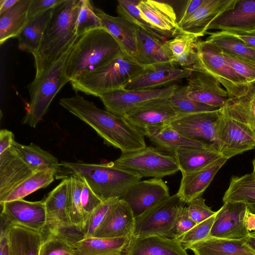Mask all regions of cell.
<instances>
[{"label":"cell","mask_w":255,"mask_h":255,"mask_svg":"<svg viewBox=\"0 0 255 255\" xmlns=\"http://www.w3.org/2000/svg\"><path fill=\"white\" fill-rule=\"evenodd\" d=\"M12 147L25 162L34 171L54 168L60 169L57 158L39 146L31 143L23 145L14 141Z\"/></svg>","instance_id":"40"},{"label":"cell","mask_w":255,"mask_h":255,"mask_svg":"<svg viewBox=\"0 0 255 255\" xmlns=\"http://www.w3.org/2000/svg\"><path fill=\"white\" fill-rule=\"evenodd\" d=\"M82 179L84 182L81 195V201L86 220L87 216L103 201L92 191L86 181Z\"/></svg>","instance_id":"51"},{"label":"cell","mask_w":255,"mask_h":255,"mask_svg":"<svg viewBox=\"0 0 255 255\" xmlns=\"http://www.w3.org/2000/svg\"><path fill=\"white\" fill-rule=\"evenodd\" d=\"M64 0H31L28 10V21L63 2Z\"/></svg>","instance_id":"52"},{"label":"cell","mask_w":255,"mask_h":255,"mask_svg":"<svg viewBox=\"0 0 255 255\" xmlns=\"http://www.w3.org/2000/svg\"><path fill=\"white\" fill-rule=\"evenodd\" d=\"M246 238L231 240L208 237L183 248L190 250L195 255H255V251L247 244Z\"/></svg>","instance_id":"29"},{"label":"cell","mask_w":255,"mask_h":255,"mask_svg":"<svg viewBox=\"0 0 255 255\" xmlns=\"http://www.w3.org/2000/svg\"><path fill=\"white\" fill-rule=\"evenodd\" d=\"M57 172V170L54 168L35 171L11 190L0 202V205L23 199L37 190L47 187L54 180Z\"/></svg>","instance_id":"41"},{"label":"cell","mask_w":255,"mask_h":255,"mask_svg":"<svg viewBox=\"0 0 255 255\" xmlns=\"http://www.w3.org/2000/svg\"><path fill=\"white\" fill-rule=\"evenodd\" d=\"M245 224L250 233L255 232V213L251 212L249 207L245 214Z\"/></svg>","instance_id":"57"},{"label":"cell","mask_w":255,"mask_h":255,"mask_svg":"<svg viewBox=\"0 0 255 255\" xmlns=\"http://www.w3.org/2000/svg\"><path fill=\"white\" fill-rule=\"evenodd\" d=\"M185 204L177 193L160 201L135 218L132 236H160L174 238L176 220Z\"/></svg>","instance_id":"9"},{"label":"cell","mask_w":255,"mask_h":255,"mask_svg":"<svg viewBox=\"0 0 255 255\" xmlns=\"http://www.w3.org/2000/svg\"><path fill=\"white\" fill-rule=\"evenodd\" d=\"M246 243L255 251V232L250 233V235L246 238Z\"/></svg>","instance_id":"60"},{"label":"cell","mask_w":255,"mask_h":255,"mask_svg":"<svg viewBox=\"0 0 255 255\" xmlns=\"http://www.w3.org/2000/svg\"><path fill=\"white\" fill-rule=\"evenodd\" d=\"M251 33L255 31V0H237L234 6L218 16L206 31Z\"/></svg>","instance_id":"19"},{"label":"cell","mask_w":255,"mask_h":255,"mask_svg":"<svg viewBox=\"0 0 255 255\" xmlns=\"http://www.w3.org/2000/svg\"><path fill=\"white\" fill-rule=\"evenodd\" d=\"M199 37L194 34L181 32L164 42L171 62L183 68H192L198 59L196 46Z\"/></svg>","instance_id":"30"},{"label":"cell","mask_w":255,"mask_h":255,"mask_svg":"<svg viewBox=\"0 0 255 255\" xmlns=\"http://www.w3.org/2000/svg\"><path fill=\"white\" fill-rule=\"evenodd\" d=\"M57 179L74 176L84 179L103 201L121 198L127 191L142 178L139 174L116 165L113 161L102 164L62 161Z\"/></svg>","instance_id":"2"},{"label":"cell","mask_w":255,"mask_h":255,"mask_svg":"<svg viewBox=\"0 0 255 255\" xmlns=\"http://www.w3.org/2000/svg\"><path fill=\"white\" fill-rule=\"evenodd\" d=\"M35 172L17 154L12 146L0 154V202L11 190Z\"/></svg>","instance_id":"22"},{"label":"cell","mask_w":255,"mask_h":255,"mask_svg":"<svg viewBox=\"0 0 255 255\" xmlns=\"http://www.w3.org/2000/svg\"><path fill=\"white\" fill-rule=\"evenodd\" d=\"M74 249L63 240L49 234L43 238L39 255H72Z\"/></svg>","instance_id":"48"},{"label":"cell","mask_w":255,"mask_h":255,"mask_svg":"<svg viewBox=\"0 0 255 255\" xmlns=\"http://www.w3.org/2000/svg\"><path fill=\"white\" fill-rule=\"evenodd\" d=\"M82 0H64L53 8L37 51L33 54L37 78L57 61L78 37L77 22Z\"/></svg>","instance_id":"1"},{"label":"cell","mask_w":255,"mask_h":255,"mask_svg":"<svg viewBox=\"0 0 255 255\" xmlns=\"http://www.w3.org/2000/svg\"><path fill=\"white\" fill-rule=\"evenodd\" d=\"M221 109L224 116L245 124L255 136V82L249 85L244 95L228 99Z\"/></svg>","instance_id":"31"},{"label":"cell","mask_w":255,"mask_h":255,"mask_svg":"<svg viewBox=\"0 0 255 255\" xmlns=\"http://www.w3.org/2000/svg\"><path fill=\"white\" fill-rule=\"evenodd\" d=\"M187 80V96L192 100L221 108L229 99L227 91L219 81L205 72L193 70Z\"/></svg>","instance_id":"18"},{"label":"cell","mask_w":255,"mask_h":255,"mask_svg":"<svg viewBox=\"0 0 255 255\" xmlns=\"http://www.w3.org/2000/svg\"><path fill=\"white\" fill-rule=\"evenodd\" d=\"M197 224L190 217L186 206H184L177 217L173 231L174 238L182 235Z\"/></svg>","instance_id":"53"},{"label":"cell","mask_w":255,"mask_h":255,"mask_svg":"<svg viewBox=\"0 0 255 255\" xmlns=\"http://www.w3.org/2000/svg\"><path fill=\"white\" fill-rule=\"evenodd\" d=\"M227 32L236 36L249 45L255 48V31L251 33Z\"/></svg>","instance_id":"56"},{"label":"cell","mask_w":255,"mask_h":255,"mask_svg":"<svg viewBox=\"0 0 255 255\" xmlns=\"http://www.w3.org/2000/svg\"><path fill=\"white\" fill-rule=\"evenodd\" d=\"M169 99L172 107L177 114V116L220 109L195 101L189 98L187 96L186 85H178Z\"/></svg>","instance_id":"44"},{"label":"cell","mask_w":255,"mask_h":255,"mask_svg":"<svg viewBox=\"0 0 255 255\" xmlns=\"http://www.w3.org/2000/svg\"><path fill=\"white\" fill-rule=\"evenodd\" d=\"M182 175L197 171L222 157L215 147H179L173 153Z\"/></svg>","instance_id":"33"},{"label":"cell","mask_w":255,"mask_h":255,"mask_svg":"<svg viewBox=\"0 0 255 255\" xmlns=\"http://www.w3.org/2000/svg\"><path fill=\"white\" fill-rule=\"evenodd\" d=\"M216 214L207 220L197 224L188 231L175 239L184 247L209 237Z\"/></svg>","instance_id":"47"},{"label":"cell","mask_w":255,"mask_h":255,"mask_svg":"<svg viewBox=\"0 0 255 255\" xmlns=\"http://www.w3.org/2000/svg\"><path fill=\"white\" fill-rule=\"evenodd\" d=\"M141 131L156 148L172 155L174 150L179 147L217 148L214 145L186 137L173 129L169 124Z\"/></svg>","instance_id":"27"},{"label":"cell","mask_w":255,"mask_h":255,"mask_svg":"<svg viewBox=\"0 0 255 255\" xmlns=\"http://www.w3.org/2000/svg\"><path fill=\"white\" fill-rule=\"evenodd\" d=\"M121 51L105 28L91 30L75 43L66 63V74L71 81L74 80L105 65Z\"/></svg>","instance_id":"4"},{"label":"cell","mask_w":255,"mask_h":255,"mask_svg":"<svg viewBox=\"0 0 255 255\" xmlns=\"http://www.w3.org/2000/svg\"><path fill=\"white\" fill-rule=\"evenodd\" d=\"M130 238L91 237L78 242L73 255H124Z\"/></svg>","instance_id":"34"},{"label":"cell","mask_w":255,"mask_h":255,"mask_svg":"<svg viewBox=\"0 0 255 255\" xmlns=\"http://www.w3.org/2000/svg\"><path fill=\"white\" fill-rule=\"evenodd\" d=\"M228 64L248 83L255 82V63L223 52Z\"/></svg>","instance_id":"49"},{"label":"cell","mask_w":255,"mask_h":255,"mask_svg":"<svg viewBox=\"0 0 255 255\" xmlns=\"http://www.w3.org/2000/svg\"></svg>","instance_id":"62"},{"label":"cell","mask_w":255,"mask_h":255,"mask_svg":"<svg viewBox=\"0 0 255 255\" xmlns=\"http://www.w3.org/2000/svg\"><path fill=\"white\" fill-rule=\"evenodd\" d=\"M31 0H19L0 15V44L17 37L28 22V10Z\"/></svg>","instance_id":"35"},{"label":"cell","mask_w":255,"mask_h":255,"mask_svg":"<svg viewBox=\"0 0 255 255\" xmlns=\"http://www.w3.org/2000/svg\"><path fill=\"white\" fill-rule=\"evenodd\" d=\"M223 201L244 203L255 213V177L252 173L232 177Z\"/></svg>","instance_id":"37"},{"label":"cell","mask_w":255,"mask_h":255,"mask_svg":"<svg viewBox=\"0 0 255 255\" xmlns=\"http://www.w3.org/2000/svg\"><path fill=\"white\" fill-rule=\"evenodd\" d=\"M236 0H206L192 14L178 24L179 32L204 36L209 24L223 12L232 8Z\"/></svg>","instance_id":"26"},{"label":"cell","mask_w":255,"mask_h":255,"mask_svg":"<svg viewBox=\"0 0 255 255\" xmlns=\"http://www.w3.org/2000/svg\"><path fill=\"white\" fill-rule=\"evenodd\" d=\"M124 255H188L174 238L160 236H132Z\"/></svg>","instance_id":"24"},{"label":"cell","mask_w":255,"mask_h":255,"mask_svg":"<svg viewBox=\"0 0 255 255\" xmlns=\"http://www.w3.org/2000/svg\"><path fill=\"white\" fill-rule=\"evenodd\" d=\"M222 116L220 108L214 111L178 116L169 125L177 132L188 138L216 146L217 129Z\"/></svg>","instance_id":"12"},{"label":"cell","mask_w":255,"mask_h":255,"mask_svg":"<svg viewBox=\"0 0 255 255\" xmlns=\"http://www.w3.org/2000/svg\"><path fill=\"white\" fill-rule=\"evenodd\" d=\"M94 7L90 0H82L77 22V36L79 37L91 30L103 27Z\"/></svg>","instance_id":"46"},{"label":"cell","mask_w":255,"mask_h":255,"mask_svg":"<svg viewBox=\"0 0 255 255\" xmlns=\"http://www.w3.org/2000/svg\"><path fill=\"white\" fill-rule=\"evenodd\" d=\"M169 98L148 101L133 109L123 117L140 130L169 125L177 116Z\"/></svg>","instance_id":"17"},{"label":"cell","mask_w":255,"mask_h":255,"mask_svg":"<svg viewBox=\"0 0 255 255\" xmlns=\"http://www.w3.org/2000/svg\"><path fill=\"white\" fill-rule=\"evenodd\" d=\"M119 200V199H114L103 202L87 216L81 228L85 239L93 237L96 230L106 219Z\"/></svg>","instance_id":"45"},{"label":"cell","mask_w":255,"mask_h":255,"mask_svg":"<svg viewBox=\"0 0 255 255\" xmlns=\"http://www.w3.org/2000/svg\"><path fill=\"white\" fill-rule=\"evenodd\" d=\"M2 216L10 225H18L44 233L47 225L44 201L23 199L6 202L0 205Z\"/></svg>","instance_id":"16"},{"label":"cell","mask_w":255,"mask_h":255,"mask_svg":"<svg viewBox=\"0 0 255 255\" xmlns=\"http://www.w3.org/2000/svg\"><path fill=\"white\" fill-rule=\"evenodd\" d=\"M216 146L228 159L254 149L255 136L246 125L222 115L217 129Z\"/></svg>","instance_id":"11"},{"label":"cell","mask_w":255,"mask_h":255,"mask_svg":"<svg viewBox=\"0 0 255 255\" xmlns=\"http://www.w3.org/2000/svg\"><path fill=\"white\" fill-rule=\"evenodd\" d=\"M178 86L177 84H174L160 88L143 90L121 89L102 94L99 98L106 111L115 115L123 117L148 101L169 98Z\"/></svg>","instance_id":"10"},{"label":"cell","mask_w":255,"mask_h":255,"mask_svg":"<svg viewBox=\"0 0 255 255\" xmlns=\"http://www.w3.org/2000/svg\"><path fill=\"white\" fill-rule=\"evenodd\" d=\"M53 8L28 21L27 24L16 37L18 49L32 54L38 49L44 30L49 22Z\"/></svg>","instance_id":"38"},{"label":"cell","mask_w":255,"mask_h":255,"mask_svg":"<svg viewBox=\"0 0 255 255\" xmlns=\"http://www.w3.org/2000/svg\"><path fill=\"white\" fill-rule=\"evenodd\" d=\"M139 1V0H118L116 9L118 15L163 42L168 40L157 32L144 17L137 7Z\"/></svg>","instance_id":"42"},{"label":"cell","mask_w":255,"mask_h":255,"mask_svg":"<svg viewBox=\"0 0 255 255\" xmlns=\"http://www.w3.org/2000/svg\"><path fill=\"white\" fill-rule=\"evenodd\" d=\"M187 204L189 215L196 224L207 220L216 213L206 205L205 199L201 197L195 198Z\"/></svg>","instance_id":"50"},{"label":"cell","mask_w":255,"mask_h":255,"mask_svg":"<svg viewBox=\"0 0 255 255\" xmlns=\"http://www.w3.org/2000/svg\"><path fill=\"white\" fill-rule=\"evenodd\" d=\"M144 67L121 51L105 65L70 83L76 92L99 97L123 89L141 72Z\"/></svg>","instance_id":"5"},{"label":"cell","mask_w":255,"mask_h":255,"mask_svg":"<svg viewBox=\"0 0 255 255\" xmlns=\"http://www.w3.org/2000/svg\"><path fill=\"white\" fill-rule=\"evenodd\" d=\"M193 71L192 68H179L171 62L158 63L144 66L141 72L123 89L143 90L160 88L174 84L183 78L188 77Z\"/></svg>","instance_id":"13"},{"label":"cell","mask_w":255,"mask_h":255,"mask_svg":"<svg viewBox=\"0 0 255 255\" xmlns=\"http://www.w3.org/2000/svg\"><path fill=\"white\" fill-rule=\"evenodd\" d=\"M69 179L67 213L71 224L81 229L85 221L81 201L83 180L74 176L69 177Z\"/></svg>","instance_id":"43"},{"label":"cell","mask_w":255,"mask_h":255,"mask_svg":"<svg viewBox=\"0 0 255 255\" xmlns=\"http://www.w3.org/2000/svg\"><path fill=\"white\" fill-rule=\"evenodd\" d=\"M14 136L13 132L6 129L0 130V154L10 148L14 142Z\"/></svg>","instance_id":"55"},{"label":"cell","mask_w":255,"mask_h":255,"mask_svg":"<svg viewBox=\"0 0 255 255\" xmlns=\"http://www.w3.org/2000/svg\"><path fill=\"white\" fill-rule=\"evenodd\" d=\"M69 182V178L63 179L43 200L47 225L43 236L52 229L71 225L67 210Z\"/></svg>","instance_id":"28"},{"label":"cell","mask_w":255,"mask_h":255,"mask_svg":"<svg viewBox=\"0 0 255 255\" xmlns=\"http://www.w3.org/2000/svg\"><path fill=\"white\" fill-rule=\"evenodd\" d=\"M196 49L198 59L193 70L205 72L217 79L227 91L229 99L244 95L251 83L239 76L228 64L222 51L206 40H198Z\"/></svg>","instance_id":"7"},{"label":"cell","mask_w":255,"mask_h":255,"mask_svg":"<svg viewBox=\"0 0 255 255\" xmlns=\"http://www.w3.org/2000/svg\"><path fill=\"white\" fill-rule=\"evenodd\" d=\"M73 115L93 128L105 143L119 148L123 154L146 146L140 129L123 117L100 109L84 98L75 105Z\"/></svg>","instance_id":"3"},{"label":"cell","mask_w":255,"mask_h":255,"mask_svg":"<svg viewBox=\"0 0 255 255\" xmlns=\"http://www.w3.org/2000/svg\"><path fill=\"white\" fill-rule=\"evenodd\" d=\"M253 170L252 172L253 175L255 177V157L253 161Z\"/></svg>","instance_id":"61"},{"label":"cell","mask_w":255,"mask_h":255,"mask_svg":"<svg viewBox=\"0 0 255 255\" xmlns=\"http://www.w3.org/2000/svg\"><path fill=\"white\" fill-rule=\"evenodd\" d=\"M205 0H190L187 1L182 14L178 21V24L182 22L192 14L205 2Z\"/></svg>","instance_id":"54"},{"label":"cell","mask_w":255,"mask_h":255,"mask_svg":"<svg viewBox=\"0 0 255 255\" xmlns=\"http://www.w3.org/2000/svg\"><path fill=\"white\" fill-rule=\"evenodd\" d=\"M94 9L103 27L115 39L121 50L138 62L136 26L122 17L111 16L95 7Z\"/></svg>","instance_id":"21"},{"label":"cell","mask_w":255,"mask_h":255,"mask_svg":"<svg viewBox=\"0 0 255 255\" xmlns=\"http://www.w3.org/2000/svg\"><path fill=\"white\" fill-rule=\"evenodd\" d=\"M135 217L128 204L120 199L92 237L130 238L133 236Z\"/></svg>","instance_id":"23"},{"label":"cell","mask_w":255,"mask_h":255,"mask_svg":"<svg viewBox=\"0 0 255 255\" xmlns=\"http://www.w3.org/2000/svg\"><path fill=\"white\" fill-rule=\"evenodd\" d=\"M6 235L8 255H39L43 240L41 233L20 225H11Z\"/></svg>","instance_id":"32"},{"label":"cell","mask_w":255,"mask_h":255,"mask_svg":"<svg viewBox=\"0 0 255 255\" xmlns=\"http://www.w3.org/2000/svg\"><path fill=\"white\" fill-rule=\"evenodd\" d=\"M77 37L59 59L34 78L28 86L30 101L22 124L35 128L46 113L52 100L70 79L65 72L66 63Z\"/></svg>","instance_id":"6"},{"label":"cell","mask_w":255,"mask_h":255,"mask_svg":"<svg viewBox=\"0 0 255 255\" xmlns=\"http://www.w3.org/2000/svg\"><path fill=\"white\" fill-rule=\"evenodd\" d=\"M228 159L221 157L211 163L193 172L183 174L177 193L182 201L188 203L202 195L214 176Z\"/></svg>","instance_id":"25"},{"label":"cell","mask_w":255,"mask_h":255,"mask_svg":"<svg viewBox=\"0 0 255 255\" xmlns=\"http://www.w3.org/2000/svg\"><path fill=\"white\" fill-rule=\"evenodd\" d=\"M170 196L169 189L161 178L139 181L121 198L130 208L135 218Z\"/></svg>","instance_id":"15"},{"label":"cell","mask_w":255,"mask_h":255,"mask_svg":"<svg viewBox=\"0 0 255 255\" xmlns=\"http://www.w3.org/2000/svg\"><path fill=\"white\" fill-rule=\"evenodd\" d=\"M216 212L209 237L241 240L250 234L245 224L248 206L241 202H226Z\"/></svg>","instance_id":"14"},{"label":"cell","mask_w":255,"mask_h":255,"mask_svg":"<svg viewBox=\"0 0 255 255\" xmlns=\"http://www.w3.org/2000/svg\"><path fill=\"white\" fill-rule=\"evenodd\" d=\"M136 38L139 64L146 66L171 62L163 46V41L137 26Z\"/></svg>","instance_id":"36"},{"label":"cell","mask_w":255,"mask_h":255,"mask_svg":"<svg viewBox=\"0 0 255 255\" xmlns=\"http://www.w3.org/2000/svg\"><path fill=\"white\" fill-rule=\"evenodd\" d=\"M209 34L206 40L223 52L255 63V48L227 31H219Z\"/></svg>","instance_id":"39"},{"label":"cell","mask_w":255,"mask_h":255,"mask_svg":"<svg viewBox=\"0 0 255 255\" xmlns=\"http://www.w3.org/2000/svg\"><path fill=\"white\" fill-rule=\"evenodd\" d=\"M137 7L152 27L167 39L180 32L175 10L166 1L140 0Z\"/></svg>","instance_id":"20"},{"label":"cell","mask_w":255,"mask_h":255,"mask_svg":"<svg viewBox=\"0 0 255 255\" xmlns=\"http://www.w3.org/2000/svg\"><path fill=\"white\" fill-rule=\"evenodd\" d=\"M19 0H0V15L9 9Z\"/></svg>","instance_id":"58"},{"label":"cell","mask_w":255,"mask_h":255,"mask_svg":"<svg viewBox=\"0 0 255 255\" xmlns=\"http://www.w3.org/2000/svg\"><path fill=\"white\" fill-rule=\"evenodd\" d=\"M113 162L117 166L137 173L142 177L161 178L180 171L173 155L166 154L151 146L122 153Z\"/></svg>","instance_id":"8"},{"label":"cell","mask_w":255,"mask_h":255,"mask_svg":"<svg viewBox=\"0 0 255 255\" xmlns=\"http://www.w3.org/2000/svg\"><path fill=\"white\" fill-rule=\"evenodd\" d=\"M0 255H8V244L6 234L0 238Z\"/></svg>","instance_id":"59"}]
</instances>
